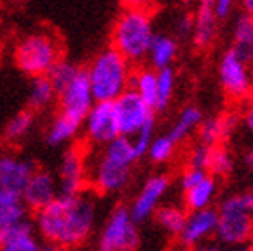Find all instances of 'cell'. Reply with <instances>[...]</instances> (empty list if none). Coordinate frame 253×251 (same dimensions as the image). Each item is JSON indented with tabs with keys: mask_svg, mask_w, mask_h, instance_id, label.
Here are the masks:
<instances>
[{
	"mask_svg": "<svg viewBox=\"0 0 253 251\" xmlns=\"http://www.w3.org/2000/svg\"><path fill=\"white\" fill-rule=\"evenodd\" d=\"M95 224V201L84 192L59 194L52 203L38 210L36 228L49 244L76 248L83 244Z\"/></svg>",
	"mask_w": 253,
	"mask_h": 251,
	"instance_id": "obj_1",
	"label": "cell"
},
{
	"mask_svg": "<svg viewBox=\"0 0 253 251\" xmlns=\"http://www.w3.org/2000/svg\"><path fill=\"white\" fill-rule=\"evenodd\" d=\"M140 158L131 136L119 135L108 144L101 145L97 155L88 158V181L97 192L115 194L126 187L131 176V167Z\"/></svg>",
	"mask_w": 253,
	"mask_h": 251,
	"instance_id": "obj_2",
	"label": "cell"
},
{
	"mask_svg": "<svg viewBox=\"0 0 253 251\" xmlns=\"http://www.w3.org/2000/svg\"><path fill=\"white\" fill-rule=\"evenodd\" d=\"M131 65L133 63L127 61L115 47L99 50L84 68L95 101H115L129 90Z\"/></svg>",
	"mask_w": 253,
	"mask_h": 251,
	"instance_id": "obj_3",
	"label": "cell"
},
{
	"mask_svg": "<svg viewBox=\"0 0 253 251\" xmlns=\"http://www.w3.org/2000/svg\"><path fill=\"white\" fill-rule=\"evenodd\" d=\"M155 29H153L151 11L126 9L115 20L112 29V47L131 61L138 65L147 58L151 47Z\"/></svg>",
	"mask_w": 253,
	"mask_h": 251,
	"instance_id": "obj_4",
	"label": "cell"
},
{
	"mask_svg": "<svg viewBox=\"0 0 253 251\" xmlns=\"http://www.w3.org/2000/svg\"><path fill=\"white\" fill-rule=\"evenodd\" d=\"M253 190L232 196L217 210L215 239L224 246L248 244L253 235Z\"/></svg>",
	"mask_w": 253,
	"mask_h": 251,
	"instance_id": "obj_5",
	"label": "cell"
},
{
	"mask_svg": "<svg viewBox=\"0 0 253 251\" xmlns=\"http://www.w3.org/2000/svg\"><path fill=\"white\" fill-rule=\"evenodd\" d=\"M61 58L58 40L49 33H33L20 40L15 48V63L24 74L36 78L47 76Z\"/></svg>",
	"mask_w": 253,
	"mask_h": 251,
	"instance_id": "obj_6",
	"label": "cell"
},
{
	"mask_svg": "<svg viewBox=\"0 0 253 251\" xmlns=\"http://www.w3.org/2000/svg\"><path fill=\"white\" fill-rule=\"evenodd\" d=\"M219 83L223 92L234 101H246L253 95L252 63L244 61L234 48H228L219 59Z\"/></svg>",
	"mask_w": 253,
	"mask_h": 251,
	"instance_id": "obj_7",
	"label": "cell"
},
{
	"mask_svg": "<svg viewBox=\"0 0 253 251\" xmlns=\"http://www.w3.org/2000/svg\"><path fill=\"white\" fill-rule=\"evenodd\" d=\"M136 224L129 208H115L102 228L101 251H133L140 242Z\"/></svg>",
	"mask_w": 253,
	"mask_h": 251,
	"instance_id": "obj_8",
	"label": "cell"
},
{
	"mask_svg": "<svg viewBox=\"0 0 253 251\" xmlns=\"http://www.w3.org/2000/svg\"><path fill=\"white\" fill-rule=\"evenodd\" d=\"M113 104H115L121 135L135 136L142 129L155 126V108L149 106L133 90H126L121 97L113 101Z\"/></svg>",
	"mask_w": 253,
	"mask_h": 251,
	"instance_id": "obj_9",
	"label": "cell"
},
{
	"mask_svg": "<svg viewBox=\"0 0 253 251\" xmlns=\"http://www.w3.org/2000/svg\"><path fill=\"white\" fill-rule=\"evenodd\" d=\"M34 172L33 162L20 156H0V201H22L24 188Z\"/></svg>",
	"mask_w": 253,
	"mask_h": 251,
	"instance_id": "obj_10",
	"label": "cell"
},
{
	"mask_svg": "<svg viewBox=\"0 0 253 251\" xmlns=\"http://www.w3.org/2000/svg\"><path fill=\"white\" fill-rule=\"evenodd\" d=\"M84 135L93 145H104L121 135L113 101H95L84 117Z\"/></svg>",
	"mask_w": 253,
	"mask_h": 251,
	"instance_id": "obj_11",
	"label": "cell"
},
{
	"mask_svg": "<svg viewBox=\"0 0 253 251\" xmlns=\"http://www.w3.org/2000/svg\"><path fill=\"white\" fill-rule=\"evenodd\" d=\"M59 95V111L65 115L72 117L76 121L83 122L86 113L95 102L92 86L88 81L86 70L81 68L79 74L72 81L68 83L67 86L58 93Z\"/></svg>",
	"mask_w": 253,
	"mask_h": 251,
	"instance_id": "obj_12",
	"label": "cell"
},
{
	"mask_svg": "<svg viewBox=\"0 0 253 251\" xmlns=\"http://www.w3.org/2000/svg\"><path fill=\"white\" fill-rule=\"evenodd\" d=\"M88 181L86 155L79 149H68L61 158L58 172V183L61 194L83 192Z\"/></svg>",
	"mask_w": 253,
	"mask_h": 251,
	"instance_id": "obj_13",
	"label": "cell"
},
{
	"mask_svg": "<svg viewBox=\"0 0 253 251\" xmlns=\"http://www.w3.org/2000/svg\"><path fill=\"white\" fill-rule=\"evenodd\" d=\"M169 190V178L164 174H155L147 179L138 196L135 198L131 205V215L135 217L136 222H142L149 219L153 213L158 210L162 199Z\"/></svg>",
	"mask_w": 253,
	"mask_h": 251,
	"instance_id": "obj_14",
	"label": "cell"
},
{
	"mask_svg": "<svg viewBox=\"0 0 253 251\" xmlns=\"http://www.w3.org/2000/svg\"><path fill=\"white\" fill-rule=\"evenodd\" d=\"M215 228H217V210L210 207L190 210L180 232V239L185 246H200L212 235H215Z\"/></svg>",
	"mask_w": 253,
	"mask_h": 251,
	"instance_id": "obj_15",
	"label": "cell"
},
{
	"mask_svg": "<svg viewBox=\"0 0 253 251\" xmlns=\"http://www.w3.org/2000/svg\"><path fill=\"white\" fill-rule=\"evenodd\" d=\"M59 183H56V179L50 172L47 170H36L31 174L29 181L24 188V196L22 201L27 208L33 210H42L49 203H52L54 199L59 196Z\"/></svg>",
	"mask_w": 253,
	"mask_h": 251,
	"instance_id": "obj_16",
	"label": "cell"
},
{
	"mask_svg": "<svg viewBox=\"0 0 253 251\" xmlns=\"http://www.w3.org/2000/svg\"><path fill=\"white\" fill-rule=\"evenodd\" d=\"M29 221H16L0 228V251H42Z\"/></svg>",
	"mask_w": 253,
	"mask_h": 251,
	"instance_id": "obj_17",
	"label": "cell"
},
{
	"mask_svg": "<svg viewBox=\"0 0 253 251\" xmlns=\"http://www.w3.org/2000/svg\"><path fill=\"white\" fill-rule=\"evenodd\" d=\"M217 15L214 9H203L198 7L194 16V29H192V45L198 50H207L214 43L217 34Z\"/></svg>",
	"mask_w": 253,
	"mask_h": 251,
	"instance_id": "obj_18",
	"label": "cell"
},
{
	"mask_svg": "<svg viewBox=\"0 0 253 251\" xmlns=\"http://www.w3.org/2000/svg\"><path fill=\"white\" fill-rule=\"evenodd\" d=\"M176 56H178V42H176L174 36L155 33L151 47H149V52H147L149 65L153 68H156V70L166 67H172Z\"/></svg>",
	"mask_w": 253,
	"mask_h": 251,
	"instance_id": "obj_19",
	"label": "cell"
},
{
	"mask_svg": "<svg viewBox=\"0 0 253 251\" xmlns=\"http://www.w3.org/2000/svg\"><path fill=\"white\" fill-rule=\"evenodd\" d=\"M232 48L244 61H253V16L243 13L235 18L232 29Z\"/></svg>",
	"mask_w": 253,
	"mask_h": 251,
	"instance_id": "obj_20",
	"label": "cell"
},
{
	"mask_svg": "<svg viewBox=\"0 0 253 251\" xmlns=\"http://www.w3.org/2000/svg\"><path fill=\"white\" fill-rule=\"evenodd\" d=\"M129 90L136 92L144 101L156 110V90H158V70L153 67L138 68L131 74Z\"/></svg>",
	"mask_w": 253,
	"mask_h": 251,
	"instance_id": "obj_21",
	"label": "cell"
},
{
	"mask_svg": "<svg viewBox=\"0 0 253 251\" xmlns=\"http://www.w3.org/2000/svg\"><path fill=\"white\" fill-rule=\"evenodd\" d=\"M215 192H217V183H215V176L207 174L200 183L190 187L185 190V205L189 210H201V208H209L210 203L214 201Z\"/></svg>",
	"mask_w": 253,
	"mask_h": 251,
	"instance_id": "obj_22",
	"label": "cell"
},
{
	"mask_svg": "<svg viewBox=\"0 0 253 251\" xmlns=\"http://www.w3.org/2000/svg\"><path fill=\"white\" fill-rule=\"evenodd\" d=\"M81 124L83 122L76 121V119H72V117H68L59 111V115L54 117L49 129H47V142L50 145H61L74 140V136L78 135Z\"/></svg>",
	"mask_w": 253,
	"mask_h": 251,
	"instance_id": "obj_23",
	"label": "cell"
},
{
	"mask_svg": "<svg viewBox=\"0 0 253 251\" xmlns=\"http://www.w3.org/2000/svg\"><path fill=\"white\" fill-rule=\"evenodd\" d=\"M201 121H203V113H201L200 108L196 106H187L180 111L178 119L174 121L172 127H170L169 135L174 138L178 144L183 142L190 133H194L198 127H200Z\"/></svg>",
	"mask_w": 253,
	"mask_h": 251,
	"instance_id": "obj_24",
	"label": "cell"
},
{
	"mask_svg": "<svg viewBox=\"0 0 253 251\" xmlns=\"http://www.w3.org/2000/svg\"><path fill=\"white\" fill-rule=\"evenodd\" d=\"M56 88L50 83L49 76H36L31 81L29 86V106L31 110H45L47 106H50L56 97Z\"/></svg>",
	"mask_w": 253,
	"mask_h": 251,
	"instance_id": "obj_25",
	"label": "cell"
},
{
	"mask_svg": "<svg viewBox=\"0 0 253 251\" xmlns=\"http://www.w3.org/2000/svg\"><path fill=\"white\" fill-rule=\"evenodd\" d=\"M226 129H224L223 124V117H212V119H203L198 127V138H200V144L209 145V147H214V145H219L221 140L226 138Z\"/></svg>",
	"mask_w": 253,
	"mask_h": 251,
	"instance_id": "obj_26",
	"label": "cell"
},
{
	"mask_svg": "<svg viewBox=\"0 0 253 251\" xmlns=\"http://www.w3.org/2000/svg\"><path fill=\"white\" fill-rule=\"evenodd\" d=\"M176 88V74L172 67L158 70V90H156V110H166L172 101Z\"/></svg>",
	"mask_w": 253,
	"mask_h": 251,
	"instance_id": "obj_27",
	"label": "cell"
},
{
	"mask_svg": "<svg viewBox=\"0 0 253 251\" xmlns=\"http://www.w3.org/2000/svg\"><path fill=\"white\" fill-rule=\"evenodd\" d=\"M79 70H81V67H78L76 63L59 58L58 61H56V65H54V67L49 70V74H47V76H49L50 83H52L54 88H56V92L59 93L65 86H67L68 83L78 76Z\"/></svg>",
	"mask_w": 253,
	"mask_h": 251,
	"instance_id": "obj_28",
	"label": "cell"
},
{
	"mask_svg": "<svg viewBox=\"0 0 253 251\" xmlns=\"http://www.w3.org/2000/svg\"><path fill=\"white\" fill-rule=\"evenodd\" d=\"M33 126H34L33 111L31 110L20 111V113H16V115L7 122V126H5V129H4V136L9 142H18L33 129Z\"/></svg>",
	"mask_w": 253,
	"mask_h": 251,
	"instance_id": "obj_29",
	"label": "cell"
},
{
	"mask_svg": "<svg viewBox=\"0 0 253 251\" xmlns=\"http://www.w3.org/2000/svg\"><path fill=\"white\" fill-rule=\"evenodd\" d=\"M155 213H156V221H158V224H160L166 232L180 235L181 228H183L185 219H187V213H185L183 208L162 207V208H158Z\"/></svg>",
	"mask_w": 253,
	"mask_h": 251,
	"instance_id": "obj_30",
	"label": "cell"
},
{
	"mask_svg": "<svg viewBox=\"0 0 253 251\" xmlns=\"http://www.w3.org/2000/svg\"><path fill=\"white\" fill-rule=\"evenodd\" d=\"M176 147H178V142L172 138V136L167 133V135L162 136H153L151 144H149V149H147V156L151 158V162L155 164H166L169 162L176 153Z\"/></svg>",
	"mask_w": 253,
	"mask_h": 251,
	"instance_id": "obj_31",
	"label": "cell"
},
{
	"mask_svg": "<svg viewBox=\"0 0 253 251\" xmlns=\"http://www.w3.org/2000/svg\"><path fill=\"white\" fill-rule=\"evenodd\" d=\"M232 169H234V158L228 153V149H224L221 145L210 147L207 172L212 176H226L232 172Z\"/></svg>",
	"mask_w": 253,
	"mask_h": 251,
	"instance_id": "obj_32",
	"label": "cell"
},
{
	"mask_svg": "<svg viewBox=\"0 0 253 251\" xmlns=\"http://www.w3.org/2000/svg\"><path fill=\"white\" fill-rule=\"evenodd\" d=\"M24 201H0V228L25 219Z\"/></svg>",
	"mask_w": 253,
	"mask_h": 251,
	"instance_id": "obj_33",
	"label": "cell"
},
{
	"mask_svg": "<svg viewBox=\"0 0 253 251\" xmlns=\"http://www.w3.org/2000/svg\"><path fill=\"white\" fill-rule=\"evenodd\" d=\"M209 156H210V147L205 144H198L196 147H192V151L189 153V167H196V169L207 170L209 167Z\"/></svg>",
	"mask_w": 253,
	"mask_h": 251,
	"instance_id": "obj_34",
	"label": "cell"
},
{
	"mask_svg": "<svg viewBox=\"0 0 253 251\" xmlns=\"http://www.w3.org/2000/svg\"><path fill=\"white\" fill-rule=\"evenodd\" d=\"M153 129H155V126H151V127H146V129H142L140 133H136L135 136H131L133 144H135V149H136V153H138V156H140V158L144 155H147L149 144H151V140H153Z\"/></svg>",
	"mask_w": 253,
	"mask_h": 251,
	"instance_id": "obj_35",
	"label": "cell"
},
{
	"mask_svg": "<svg viewBox=\"0 0 253 251\" xmlns=\"http://www.w3.org/2000/svg\"><path fill=\"white\" fill-rule=\"evenodd\" d=\"M207 170L203 169H196V167H189V169L185 170V172L181 174V178H180V187L181 190L185 192V190H189L190 187H194L196 183H200L201 179L207 176Z\"/></svg>",
	"mask_w": 253,
	"mask_h": 251,
	"instance_id": "obj_36",
	"label": "cell"
},
{
	"mask_svg": "<svg viewBox=\"0 0 253 251\" xmlns=\"http://www.w3.org/2000/svg\"><path fill=\"white\" fill-rule=\"evenodd\" d=\"M192 251H253V248L250 244H239V246H224V244H221V246H217V244L203 242L200 246H194Z\"/></svg>",
	"mask_w": 253,
	"mask_h": 251,
	"instance_id": "obj_37",
	"label": "cell"
},
{
	"mask_svg": "<svg viewBox=\"0 0 253 251\" xmlns=\"http://www.w3.org/2000/svg\"><path fill=\"white\" fill-rule=\"evenodd\" d=\"M192 29H194V18H190V16H181L176 24V33L180 38H190Z\"/></svg>",
	"mask_w": 253,
	"mask_h": 251,
	"instance_id": "obj_38",
	"label": "cell"
},
{
	"mask_svg": "<svg viewBox=\"0 0 253 251\" xmlns=\"http://www.w3.org/2000/svg\"><path fill=\"white\" fill-rule=\"evenodd\" d=\"M235 2H237V0H215L214 9H215L217 18L223 20V18H226V16H230V13H232V9H234Z\"/></svg>",
	"mask_w": 253,
	"mask_h": 251,
	"instance_id": "obj_39",
	"label": "cell"
},
{
	"mask_svg": "<svg viewBox=\"0 0 253 251\" xmlns=\"http://www.w3.org/2000/svg\"><path fill=\"white\" fill-rule=\"evenodd\" d=\"M121 2L126 9H142V11H151L156 4V0H121Z\"/></svg>",
	"mask_w": 253,
	"mask_h": 251,
	"instance_id": "obj_40",
	"label": "cell"
},
{
	"mask_svg": "<svg viewBox=\"0 0 253 251\" xmlns=\"http://www.w3.org/2000/svg\"><path fill=\"white\" fill-rule=\"evenodd\" d=\"M243 122L246 126V129L250 131V135L253 136V102H250L248 106H246V110H244Z\"/></svg>",
	"mask_w": 253,
	"mask_h": 251,
	"instance_id": "obj_41",
	"label": "cell"
},
{
	"mask_svg": "<svg viewBox=\"0 0 253 251\" xmlns=\"http://www.w3.org/2000/svg\"><path fill=\"white\" fill-rule=\"evenodd\" d=\"M239 5H241L244 15L253 16V0H239Z\"/></svg>",
	"mask_w": 253,
	"mask_h": 251,
	"instance_id": "obj_42",
	"label": "cell"
},
{
	"mask_svg": "<svg viewBox=\"0 0 253 251\" xmlns=\"http://www.w3.org/2000/svg\"><path fill=\"white\" fill-rule=\"evenodd\" d=\"M244 162H246V165H248L250 169H253V145L248 149L246 156H244Z\"/></svg>",
	"mask_w": 253,
	"mask_h": 251,
	"instance_id": "obj_43",
	"label": "cell"
},
{
	"mask_svg": "<svg viewBox=\"0 0 253 251\" xmlns=\"http://www.w3.org/2000/svg\"><path fill=\"white\" fill-rule=\"evenodd\" d=\"M42 251H68L67 248H59V246H54V244H49L47 248H43Z\"/></svg>",
	"mask_w": 253,
	"mask_h": 251,
	"instance_id": "obj_44",
	"label": "cell"
},
{
	"mask_svg": "<svg viewBox=\"0 0 253 251\" xmlns=\"http://www.w3.org/2000/svg\"><path fill=\"white\" fill-rule=\"evenodd\" d=\"M252 72H253V61H252Z\"/></svg>",
	"mask_w": 253,
	"mask_h": 251,
	"instance_id": "obj_45",
	"label": "cell"
},
{
	"mask_svg": "<svg viewBox=\"0 0 253 251\" xmlns=\"http://www.w3.org/2000/svg\"><path fill=\"white\" fill-rule=\"evenodd\" d=\"M0 145H2V138H0Z\"/></svg>",
	"mask_w": 253,
	"mask_h": 251,
	"instance_id": "obj_46",
	"label": "cell"
},
{
	"mask_svg": "<svg viewBox=\"0 0 253 251\" xmlns=\"http://www.w3.org/2000/svg\"><path fill=\"white\" fill-rule=\"evenodd\" d=\"M252 217H253V213H252Z\"/></svg>",
	"mask_w": 253,
	"mask_h": 251,
	"instance_id": "obj_47",
	"label": "cell"
}]
</instances>
